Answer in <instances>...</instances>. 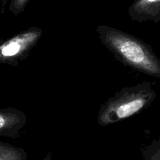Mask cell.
Masks as SVG:
<instances>
[{"instance_id":"1","label":"cell","mask_w":160,"mask_h":160,"mask_svg":"<svg viewBox=\"0 0 160 160\" xmlns=\"http://www.w3.org/2000/svg\"><path fill=\"white\" fill-rule=\"evenodd\" d=\"M103 45L124 65L160 79V59L152 48L138 38L106 25L96 27Z\"/></svg>"},{"instance_id":"2","label":"cell","mask_w":160,"mask_h":160,"mask_svg":"<svg viewBox=\"0 0 160 160\" xmlns=\"http://www.w3.org/2000/svg\"><path fill=\"white\" fill-rule=\"evenodd\" d=\"M157 96L151 82L126 87L103 103L98 114V123L105 127L117 123L147 109Z\"/></svg>"},{"instance_id":"3","label":"cell","mask_w":160,"mask_h":160,"mask_svg":"<svg viewBox=\"0 0 160 160\" xmlns=\"http://www.w3.org/2000/svg\"><path fill=\"white\" fill-rule=\"evenodd\" d=\"M43 34L38 27H31L0 44V65L16 67L28 56Z\"/></svg>"},{"instance_id":"4","label":"cell","mask_w":160,"mask_h":160,"mask_svg":"<svg viewBox=\"0 0 160 160\" xmlns=\"http://www.w3.org/2000/svg\"><path fill=\"white\" fill-rule=\"evenodd\" d=\"M27 122L26 114L15 108L0 109V137L16 138Z\"/></svg>"},{"instance_id":"5","label":"cell","mask_w":160,"mask_h":160,"mask_svg":"<svg viewBox=\"0 0 160 160\" xmlns=\"http://www.w3.org/2000/svg\"><path fill=\"white\" fill-rule=\"evenodd\" d=\"M131 20L160 22V0H134L128 10Z\"/></svg>"},{"instance_id":"6","label":"cell","mask_w":160,"mask_h":160,"mask_svg":"<svg viewBox=\"0 0 160 160\" xmlns=\"http://www.w3.org/2000/svg\"><path fill=\"white\" fill-rule=\"evenodd\" d=\"M25 150L9 143L0 142V160H27Z\"/></svg>"},{"instance_id":"7","label":"cell","mask_w":160,"mask_h":160,"mask_svg":"<svg viewBox=\"0 0 160 160\" xmlns=\"http://www.w3.org/2000/svg\"><path fill=\"white\" fill-rule=\"evenodd\" d=\"M145 160H160V138L153 140L142 149Z\"/></svg>"},{"instance_id":"8","label":"cell","mask_w":160,"mask_h":160,"mask_svg":"<svg viewBox=\"0 0 160 160\" xmlns=\"http://www.w3.org/2000/svg\"><path fill=\"white\" fill-rule=\"evenodd\" d=\"M30 0H10L9 10L14 16L23 12Z\"/></svg>"},{"instance_id":"9","label":"cell","mask_w":160,"mask_h":160,"mask_svg":"<svg viewBox=\"0 0 160 160\" xmlns=\"http://www.w3.org/2000/svg\"><path fill=\"white\" fill-rule=\"evenodd\" d=\"M7 1L8 0H0V12L2 10V9L4 8V6H6Z\"/></svg>"}]
</instances>
